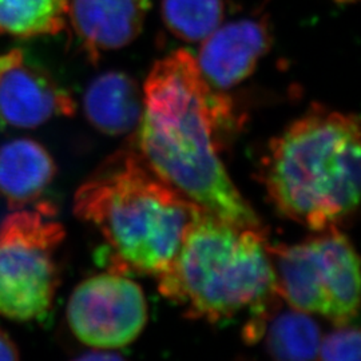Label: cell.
Instances as JSON below:
<instances>
[{
	"label": "cell",
	"instance_id": "obj_14",
	"mask_svg": "<svg viewBox=\"0 0 361 361\" xmlns=\"http://www.w3.org/2000/svg\"><path fill=\"white\" fill-rule=\"evenodd\" d=\"M70 0H0V35L34 38L63 30Z\"/></svg>",
	"mask_w": 361,
	"mask_h": 361
},
{
	"label": "cell",
	"instance_id": "obj_17",
	"mask_svg": "<svg viewBox=\"0 0 361 361\" xmlns=\"http://www.w3.org/2000/svg\"><path fill=\"white\" fill-rule=\"evenodd\" d=\"M20 352L11 336L0 328V360H18Z\"/></svg>",
	"mask_w": 361,
	"mask_h": 361
},
{
	"label": "cell",
	"instance_id": "obj_8",
	"mask_svg": "<svg viewBox=\"0 0 361 361\" xmlns=\"http://www.w3.org/2000/svg\"><path fill=\"white\" fill-rule=\"evenodd\" d=\"M75 104L49 73L23 50L0 54V122L15 129H34L58 116H71Z\"/></svg>",
	"mask_w": 361,
	"mask_h": 361
},
{
	"label": "cell",
	"instance_id": "obj_6",
	"mask_svg": "<svg viewBox=\"0 0 361 361\" xmlns=\"http://www.w3.org/2000/svg\"><path fill=\"white\" fill-rule=\"evenodd\" d=\"M49 204L15 210L0 225V316L26 323L51 310L59 286L56 250L65 229Z\"/></svg>",
	"mask_w": 361,
	"mask_h": 361
},
{
	"label": "cell",
	"instance_id": "obj_2",
	"mask_svg": "<svg viewBox=\"0 0 361 361\" xmlns=\"http://www.w3.org/2000/svg\"><path fill=\"white\" fill-rule=\"evenodd\" d=\"M360 122L316 107L271 140L262 180L274 209L313 232L340 229L360 201Z\"/></svg>",
	"mask_w": 361,
	"mask_h": 361
},
{
	"label": "cell",
	"instance_id": "obj_5",
	"mask_svg": "<svg viewBox=\"0 0 361 361\" xmlns=\"http://www.w3.org/2000/svg\"><path fill=\"white\" fill-rule=\"evenodd\" d=\"M319 233L293 245L268 244L274 290L295 310L349 325L360 305L359 257L340 229Z\"/></svg>",
	"mask_w": 361,
	"mask_h": 361
},
{
	"label": "cell",
	"instance_id": "obj_7",
	"mask_svg": "<svg viewBox=\"0 0 361 361\" xmlns=\"http://www.w3.org/2000/svg\"><path fill=\"white\" fill-rule=\"evenodd\" d=\"M67 323L78 340L98 350L121 349L142 334L147 304L141 286L111 273L91 276L68 298Z\"/></svg>",
	"mask_w": 361,
	"mask_h": 361
},
{
	"label": "cell",
	"instance_id": "obj_11",
	"mask_svg": "<svg viewBox=\"0 0 361 361\" xmlns=\"http://www.w3.org/2000/svg\"><path fill=\"white\" fill-rule=\"evenodd\" d=\"M56 176L51 154L30 138L0 145V198L20 210L39 201Z\"/></svg>",
	"mask_w": 361,
	"mask_h": 361
},
{
	"label": "cell",
	"instance_id": "obj_3",
	"mask_svg": "<svg viewBox=\"0 0 361 361\" xmlns=\"http://www.w3.org/2000/svg\"><path fill=\"white\" fill-rule=\"evenodd\" d=\"M198 207L135 149L109 157L74 195L75 216L101 233L118 268L155 277L170 265Z\"/></svg>",
	"mask_w": 361,
	"mask_h": 361
},
{
	"label": "cell",
	"instance_id": "obj_10",
	"mask_svg": "<svg viewBox=\"0 0 361 361\" xmlns=\"http://www.w3.org/2000/svg\"><path fill=\"white\" fill-rule=\"evenodd\" d=\"M150 0H70L68 16L92 59L128 46L142 30Z\"/></svg>",
	"mask_w": 361,
	"mask_h": 361
},
{
	"label": "cell",
	"instance_id": "obj_1",
	"mask_svg": "<svg viewBox=\"0 0 361 361\" xmlns=\"http://www.w3.org/2000/svg\"><path fill=\"white\" fill-rule=\"evenodd\" d=\"M137 150L155 173L195 205L235 225L264 229L219 157L231 102L185 50L158 61L143 86Z\"/></svg>",
	"mask_w": 361,
	"mask_h": 361
},
{
	"label": "cell",
	"instance_id": "obj_13",
	"mask_svg": "<svg viewBox=\"0 0 361 361\" xmlns=\"http://www.w3.org/2000/svg\"><path fill=\"white\" fill-rule=\"evenodd\" d=\"M83 109L95 129L111 137L125 135L141 122L143 92L129 75L110 71L89 85Z\"/></svg>",
	"mask_w": 361,
	"mask_h": 361
},
{
	"label": "cell",
	"instance_id": "obj_12",
	"mask_svg": "<svg viewBox=\"0 0 361 361\" xmlns=\"http://www.w3.org/2000/svg\"><path fill=\"white\" fill-rule=\"evenodd\" d=\"M255 313L245 326V340L257 343L265 338V347L279 360H312L319 357L322 331L312 314L302 310H289L274 313V301Z\"/></svg>",
	"mask_w": 361,
	"mask_h": 361
},
{
	"label": "cell",
	"instance_id": "obj_16",
	"mask_svg": "<svg viewBox=\"0 0 361 361\" xmlns=\"http://www.w3.org/2000/svg\"><path fill=\"white\" fill-rule=\"evenodd\" d=\"M319 357L329 361H357L360 359V332L356 326L340 325L338 329L322 338Z\"/></svg>",
	"mask_w": 361,
	"mask_h": 361
},
{
	"label": "cell",
	"instance_id": "obj_15",
	"mask_svg": "<svg viewBox=\"0 0 361 361\" xmlns=\"http://www.w3.org/2000/svg\"><path fill=\"white\" fill-rule=\"evenodd\" d=\"M169 30L186 42H201L214 32L224 16L222 0H162Z\"/></svg>",
	"mask_w": 361,
	"mask_h": 361
},
{
	"label": "cell",
	"instance_id": "obj_9",
	"mask_svg": "<svg viewBox=\"0 0 361 361\" xmlns=\"http://www.w3.org/2000/svg\"><path fill=\"white\" fill-rule=\"evenodd\" d=\"M200 50L197 65L214 90H228L249 77L269 49V32L262 22L238 20L217 28Z\"/></svg>",
	"mask_w": 361,
	"mask_h": 361
},
{
	"label": "cell",
	"instance_id": "obj_4",
	"mask_svg": "<svg viewBox=\"0 0 361 361\" xmlns=\"http://www.w3.org/2000/svg\"><path fill=\"white\" fill-rule=\"evenodd\" d=\"M157 279L162 296L188 317L210 324L245 310L256 313L277 295L265 231L235 225L201 207Z\"/></svg>",
	"mask_w": 361,
	"mask_h": 361
}]
</instances>
